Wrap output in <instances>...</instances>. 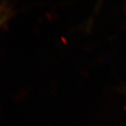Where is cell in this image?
I'll list each match as a JSON object with an SVG mask.
<instances>
[{
    "mask_svg": "<svg viewBox=\"0 0 126 126\" xmlns=\"http://www.w3.org/2000/svg\"><path fill=\"white\" fill-rule=\"evenodd\" d=\"M0 24H1V21H0Z\"/></svg>",
    "mask_w": 126,
    "mask_h": 126,
    "instance_id": "obj_1",
    "label": "cell"
}]
</instances>
